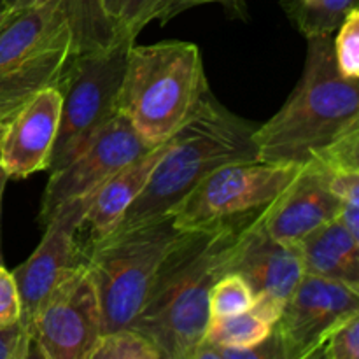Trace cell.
I'll return each instance as SVG.
<instances>
[{
    "label": "cell",
    "mask_w": 359,
    "mask_h": 359,
    "mask_svg": "<svg viewBox=\"0 0 359 359\" xmlns=\"http://www.w3.org/2000/svg\"><path fill=\"white\" fill-rule=\"evenodd\" d=\"M255 217L186 230L167 252L128 326L146 337L161 359L195 356L210 323L212 286L228 273L235 242Z\"/></svg>",
    "instance_id": "1"
},
{
    "label": "cell",
    "mask_w": 359,
    "mask_h": 359,
    "mask_svg": "<svg viewBox=\"0 0 359 359\" xmlns=\"http://www.w3.org/2000/svg\"><path fill=\"white\" fill-rule=\"evenodd\" d=\"M307 39L304 72L286 104L255 132L256 160L305 165L359 130V83L337 69L333 35Z\"/></svg>",
    "instance_id": "2"
},
{
    "label": "cell",
    "mask_w": 359,
    "mask_h": 359,
    "mask_svg": "<svg viewBox=\"0 0 359 359\" xmlns=\"http://www.w3.org/2000/svg\"><path fill=\"white\" fill-rule=\"evenodd\" d=\"M256 123L231 112L207 91L195 114L172 135L146 188L116 228L167 216L214 170L256 160Z\"/></svg>",
    "instance_id": "3"
},
{
    "label": "cell",
    "mask_w": 359,
    "mask_h": 359,
    "mask_svg": "<svg viewBox=\"0 0 359 359\" xmlns=\"http://www.w3.org/2000/svg\"><path fill=\"white\" fill-rule=\"evenodd\" d=\"M210 90L198 46L186 41L133 44L126 56L118 112L151 146L189 121Z\"/></svg>",
    "instance_id": "4"
},
{
    "label": "cell",
    "mask_w": 359,
    "mask_h": 359,
    "mask_svg": "<svg viewBox=\"0 0 359 359\" xmlns=\"http://www.w3.org/2000/svg\"><path fill=\"white\" fill-rule=\"evenodd\" d=\"M186 230L167 214L158 219L116 228L81 248V259L97 290L102 333L132 325L147 297L158 266Z\"/></svg>",
    "instance_id": "5"
},
{
    "label": "cell",
    "mask_w": 359,
    "mask_h": 359,
    "mask_svg": "<svg viewBox=\"0 0 359 359\" xmlns=\"http://www.w3.org/2000/svg\"><path fill=\"white\" fill-rule=\"evenodd\" d=\"M74 55L63 0L11 11L0 27V114L56 86Z\"/></svg>",
    "instance_id": "6"
},
{
    "label": "cell",
    "mask_w": 359,
    "mask_h": 359,
    "mask_svg": "<svg viewBox=\"0 0 359 359\" xmlns=\"http://www.w3.org/2000/svg\"><path fill=\"white\" fill-rule=\"evenodd\" d=\"M133 44V39H119L104 49L76 53L65 63L56 84L62 107L49 174L72 160L118 114L119 86Z\"/></svg>",
    "instance_id": "7"
},
{
    "label": "cell",
    "mask_w": 359,
    "mask_h": 359,
    "mask_svg": "<svg viewBox=\"0 0 359 359\" xmlns=\"http://www.w3.org/2000/svg\"><path fill=\"white\" fill-rule=\"evenodd\" d=\"M302 167L258 160L224 165L207 175L170 214L182 230L251 219L291 184Z\"/></svg>",
    "instance_id": "8"
},
{
    "label": "cell",
    "mask_w": 359,
    "mask_h": 359,
    "mask_svg": "<svg viewBox=\"0 0 359 359\" xmlns=\"http://www.w3.org/2000/svg\"><path fill=\"white\" fill-rule=\"evenodd\" d=\"M102 335L97 290L81 259L56 284L30 328L32 356L90 359Z\"/></svg>",
    "instance_id": "9"
},
{
    "label": "cell",
    "mask_w": 359,
    "mask_h": 359,
    "mask_svg": "<svg viewBox=\"0 0 359 359\" xmlns=\"http://www.w3.org/2000/svg\"><path fill=\"white\" fill-rule=\"evenodd\" d=\"M151 147L154 146L118 112L72 160L49 174L37 216L39 224L44 228L63 203L95 193L109 177Z\"/></svg>",
    "instance_id": "10"
},
{
    "label": "cell",
    "mask_w": 359,
    "mask_h": 359,
    "mask_svg": "<svg viewBox=\"0 0 359 359\" xmlns=\"http://www.w3.org/2000/svg\"><path fill=\"white\" fill-rule=\"evenodd\" d=\"M359 312V290L339 280L304 273L272 330L284 359L318 356L332 330Z\"/></svg>",
    "instance_id": "11"
},
{
    "label": "cell",
    "mask_w": 359,
    "mask_h": 359,
    "mask_svg": "<svg viewBox=\"0 0 359 359\" xmlns=\"http://www.w3.org/2000/svg\"><path fill=\"white\" fill-rule=\"evenodd\" d=\"M91 200L93 193L63 203L44 226L41 244L35 248L30 258L11 272L20 294V323L28 333L46 298L67 272L81 262L77 235L84 226Z\"/></svg>",
    "instance_id": "12"
},
{
    "label": "cell",
    "mask_w": 359,
    "mask_h": 359,
    "mask_svg": "<svg viewBox=\"0 0 359 359\" xmlns=\"http://www.w3.org/2000/svg\"><path fill=\"white\" fill-rule=\"evenodd\" d=\"M60 107L58 88L49 86L0 114V165L9 179H27L48 170Z\"/></svg>",
    "instance_id": "13"
},
{
    "label": "cell",
    "mask_w": 359,
    "mask_h": 359,
    "mask_svg": "<svg viewBox=\"0 0 359 359\" xmlns=\"http://www.w3.org/2000/svg\"><path fill=\"white\" fill-rule=\"evenodd\" d=\"M230 272L248 280L252 298L269 297L284 305L305 273L298 245L273 238L265 230L263 212L242 228L228 263Z\"/></svg>",
    "instance_id": "14"
},
{
    "label": "cell",
    "mask_w": 359,
    "mask_h": 359,
    "mask_svg": "<svg viewBox=\"0 0 359 359\" xmlns=\"http://www.w3.org/2000/svg\"><path fill=\"white\" fill-rule=\"evenodd\" d=\"M342 203L328 186V175L305 163L291 184L263 210L265 230L286 244H298L316 228L339 217Z\"/></svg>",
    "instance_id": "15"
},
{
    "label": "cell",
    "mask_w": 359,
    "mask_h": 359,
    "mask_svg": "<svg viewBox=\"0 0 359 359\" xmlns=\"http://www.w3.org/2000/svg\"><path fill=\"white\" fill-rule=\"evenodd\" d=\"M170 139L151 147L142 156L125 165L93 193V200L84 221V224H90L91 228L90 238L104 237L118 226L126 209L146 188L154 167L167 151Z\"/></svg>",
    "instance_id": "16"
},
{
    "label": "cell",
    "mask_w": 359,
    "mask_h": 359,
    "mask_svg": "<svg viewBox=\"0 0 359 359\" xmlns=\"http://www.w3.org/2000/svg\"><path fill=\"white\" fill-rule=\"evenodd\" d=\"M304 272L359 290V237L337 217L298 242Z\"/></svg>",
    "instance_id": "17"
},
{
    "label": "cell",
    "mask_w": 359,
    "mask_h": 359,
    "mask_svg": "<svg viewBox=\"0 0 359 359\" xmlns=\"http://www.w3.org/2000/svg\"><path fill=\"white\" fill-rule=\"evenodd\" d=\"M48 0H6L13 11L39 6ZM74 34V55L83 51H97L114 44L118 37L114 27L105 16L100 0H63Z\"/></svg>",
    "instance_id": "18"
},
{
    "label": "cell",
    "mask_w": 359,
    "mask_h": 359,
    "mask_svg": "<svg viewBox=\"0 0 359 359\" xmlns=\"http://www.w3.org/2000/svg\"><path fill=\"white\" fill-rule=\"evenodd\" d=\"M287 20L304 37L333 35L358 0H280Z\"/></svg>",
    "instance_id": "19"
},
{
    "label": "cell",
    "mask_w": 359,
    "mask_h": 359,
    "mask_svg": "<svg viewBox=\"0 0 359 359\" xmlns=\"http://www.w3.org/2000/svg\"><path fill=\"white\" fill-rule=\"evenodd\" d=\"M270 332L272 326L248 311L226 318H210L203 342L221 347H249L263 342Z\"/></svg>",
    "instance_id": "20"
},
{
    "label": "cell",
    "mask_w": 359,
    "mask_h": 359,
    "mask_svg": "<svg viewBox=\"0 0 359 359\" xmlns=\"http://www.w3.org/2000/svg\"><path fill=\"white\" fill-rule=\"evenodd\" d=\"M163 4L165 0H100L118 37L133 41L151 21L158 20Z\"/></svg>",
    "instance_id": "21"
},
{
    "label": "cell",
    "mask_w": 359,
    "mask_h": 359,
    "mask_svg": "<svg viewBox=\"0 0 359 359\" xmlns=\"http://www.w3.org/2000/svg\"><path fill=\"white\" fill-rule=\"evenodd\" d=\"M90 359H161L156 347L133 328L102 333Z\"/></svg>",
    "instance_id": "22"
},
{
    "label": "cell",
    "mask_w": 359,
    "mask_h": 359,
    "mask_svg": "<svg viewBox=\"0 0 359 359\" xmlns=\"http://www.w3.org/2000/svg\"><path fill=\"white\" fill-rule=\"evenodd\" d=\"M252 305V291L248 280L238 273H224L210 291V318L248 312Z\"/></svg>",
    "instance_id": "23"
},
{
    "label": "cell",
    "mask_w": 359,
    "mask_h": 359,
    "mask_svg": "<svg viewBox=\"0 0 359 359\" xmlns=\"http://www.w3.org/2000/svg\"><path fill=\"white\" fill-rule=\"evenodd\" d=\"M333 51L339 72L347 81L359 83V7L347 13L333 34Z\"/></svg>",
    "instance_id": "24"
},
{
    "label": "cell",
    "mask_w": 359,
    "mask_h": 359,
    "mask_svg": "<svg viewBox=\"0 0 359 359\" xmlns=\"http://www.w3.org/2000/svg\"><path fill=\"white\" fill-rule=\"evenodd\" d=\"M193 359H284V354L272 330L263 342L249 347H221L202 342Z\"/></svg>",
    "instance_id": "25"
},
{
    "label": "cell",
    "mask_w": 359,
    "mask_h": 359,
    "mask_svg": "<svg viewBox=\"0 0 359 359\" xmlns=\"http://www.w3.org/2000/svg\"><path fill=\"white\" fill-rule=\"evenodd\" d=\"M316 358L359 359V312L332 330Z\"/></svg>",
    "instance_id": "26"
},
{
    "label": "cell",
    "mask_w": 359,
    "mask_h": 359,
    "mask_svg": "<svg viewBox=\"0 0 359 359\" xmlns=\"http://www.w3.org/2000/svg\"><path fill=\"white\" fill-rule=\"evenodd\" d=\"M205 4H219L231 20L244 21V23L249 21L248 0H165L163 9H161L156 21H160V25H167L168 21L177 18L179 14L195 9L198 6H205Z\"/></svg>",
    "instance_id": "27"
},
{
    "label": "cell",
    "mask_w": 359,
    "mask_h": 359,
    "mask_svg": "<svg viewBox=\"0 0 359 359\" xmlns=\"http://www.w3.org/2000/svg\"><path fill=\"white\" fill-rule=\"evenodd\" d=\"M21 305L20 294H18L16 283L9 270L0 263V328H9V326L20 323Z\"/></svg>",
    "instance_id": "28"
},
{
    "label": "cell",
    "mask_w": 359,
    "mask_h": 359,
    "mask_svg": "<svg viewBox=\"0 0 359 359\" xmlns=\"http://www.w3.org/2000/svg\"><path fill=\"white\" fill-rule=\"evenodd\" d=\"M32 356V339L21 323L0 328V359H27Z\"/></svg>",
    "instance_id": "29"
},
{
    "label": "cell",
    "mask_w": 359,
    "mask_h": 359,
    "mask_svg": "<svg viewBox=\"0 0 359 359\" xmlns=\"http://www.w3.org/2000/svg\"><path fill=\"white\" fill-rule=\"evenodd\" d=\"M7 181H9V175H7V172L4 170L2 165H0V219H2V196H4V189H6ZM0 263H4V256H2V230H0Z\"/></svg>",
    "instance_id": "30"
},
{
    "label": "cell",
    "mask_w": 359,
    "mask_h": 359,
    "mask_svg": "<svg viewBox=\"0 0 359 359\" xmlns=\"http://www.w3.org/2000/svg\"><path fill=\"white\" fill-rule=\"evenodd\" d=\"M11 11H13V9H11V7L7 6L6 0H0V27H2L4 21L7 20V16H9V14H11Z\"/></svg>",
    "instance_id": "31"
}]
</instances>
